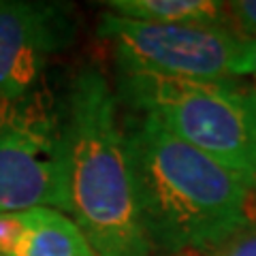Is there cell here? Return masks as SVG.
Segmentation results:
<instances>
[{
    "instance_id": "cell-1",
    "label": "cell",
    "mask_w": 256,
    "mask_h": 256,
    "mask_svg": "<svg viewBox=\"0 0 256 256\" xmlns=\"http://www.w3.org/2000/svg\"><path fill=\"white\" fill-rule=\"evenodd\" d=\"M143 235L152 252L222 248L248 226L252 186L148 116L122 120Z\"/></svg>"
},
{
    "instance_id": "cell-2",
    "label": "cell",
    "mask_w": 256,
    "mask_h": 256,
    "mask_svg": "<svg viewBox=\"0 0 256 256\" xmlns=\"http://www.w3.org/2000/svg\"><path fill=\"white\" fill-rule=\"evenodd\" d=\"M64 196L96 256H150L143 235L120 100L100 68L82 66L70 77L60 111Z\"/></svg>"
},
{
    "instance_id": "cell-3",
    "label": "cell",
    "mask_w": 256,
    "mask_h": 256,
    "mask_svg": "<svg viewBox=\"0 0 256 256\" xmlns=\"http://www.w3.org/2000/svg\"><path fill=\"white\" fill-rule=\"evenodd\" d=\"M126 111L148 116L256 188V88L242 79L198 82L148 73L116 77Z\"/></svg>"
},
{
    "instance_id": "cell-4",
    "label": "cell",
    "mask_w": 256,
    "mask_h": 256,
    "mask_svg": "<svg viewBox=\"0 0 256 256\" xmlns=\"http://www.w3.org/2000/svg\"><path fill=\"white\" fill-rule=\"evenodd\" d=\"M98 34L118 70L175 79H239L246 38L226 24H150L105 11Z\"/></svg>"
},
{
    "instance_id": "cell-5",
    "label": "cell",
    "mask_w": 256,
    "mask_h": 256,
    "mask_svg": "<svg viewBox=\"0 0 256 256\" xmlns=\"http://www.w3.org/2000/svg\"><path fill=\"white\" fill-rule=\"evenodd\" d=\"M64 156L60 114L34 94L0 102V214L62 210Z\"/></svg>"
},
{
    "instance_id": "cell-6",
    "label": "cell",
    "mask_w": 256,
    "mask_h": 256,
    "mask_svg": "<svg viewBox=\"0 0 256 256\" xmlns=\"http://www.w3.org/2000/svg\"><path fill=\"white\" fill-rule=\"evenodd\" d=\"M73 6L50 0H0V102L36 94L47 64L73 45Z\"/></svg>"
},
{
    "instance_id": "cell-7",
    "label": "cell",
    "mask_w": 256,
    "mask_h": 256,
    "mask_svg": "<svg viewBox=\"0 0 256 256\" xmlns=\"http://www.w3.org/2000/svg\"><path fill=\"white\" fill-rule=\"evenodd\" d=\"M0 256H96L82 228L56 207L0 214Z\"/></svg>"
},
{
    "instance_id": "cell-8",
    "label": "cell",
    "mask_w": 256,
    "mask_h": 256,
    "mask_svg": "<svg viewBox=\"0 0 256 256\" xmlns=\"http://www.w3.org/2000/svg\"><path fill=\"white\" fill-rule=\"evenodd\" d=\"M109 13L150 24H226V4L216 0H107Z\"/></svg>"
},
{
    "instance_id": "cell-9",
    "label": "cell",
    "mask_w": 256,
    "mask_h": 256,
    "mask_svg": "<svg viewBox=\"0 0 256 256\" xmlns=\"http://www.w3.org/2000/svg\"><path fill=\"white\" fill-rule=\"evenodd\" d=\"M226 15L230 26L239 28L246 34H250L248 38L256 36V0H237V2L226 4Z\"/></svg>"
},
{
    "instance_id": "cell-10",
    "label": "cell",
    "mask_w": 256,
    "mask_h": 256,
    "mask_svg": "<svg viewBox=\"0 0 256 256\" xmlns=\"http://www.w3.org/2000/svg\"><path fill=\"white\" fill-rule=\"evenodd\" d=\"M218 256H256V228H244L228 239Z\"/></svg>"
},
{
    "instance_id": "cell-11",
    "label": "cell",
    "mask_w": 256,
    "mask_h": 256,
    "mask_svg": "<svg viewBox=\"0 0 256 256\" xmlns=\"http://www.w3.org/2000/svg\"><path fill=\"white\" fill-rule=\"evenodd\" d=\"M239 77H254L256 79V36L246 38V43H244Z\"/></svg>"
},
{
    "instance_id": "cell-12",
    "label": "cell",
    "mask_w": 256,
    "mask_h": 256,
    "mask_svg": "<svg viewBox=\"0 0 256 256\" xmlns=\"http://www.w3.org/2000/svg\"><path fill=\"white\" fill-rule=\"evenodd\" d=\"M254 190H256V188H254Z\"/></svg>"
}]
</instances>
